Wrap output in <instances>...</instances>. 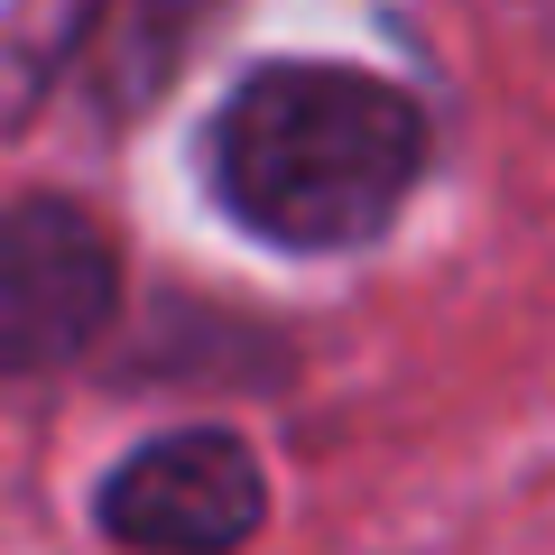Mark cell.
Masks as SVG:
<instances>
[{
    "mask_svg": "<svg viewBox=\"0 0 555 555\" xmlns=\"http://www.w3.org/2000/svg\"><path fill=\"white\" fill-rule=\"evenodd\" d=\"M214 195L287 250L371 241L426 167V112L361 65H259L214 112Z\"/></svg>",
    "mask_w": 555,
    "mask_h": 555,
    "instance_id": "1",
    "label": "cell"
},
{
    "mask_svg": "<svg viewBox=\"0 0 555 555\" xmlns=\"http://www.w3.org/2000/svg\"><path fill=\"white\" fill-rule=\"evenodd\" d=\"M120 306V250L65 195H28L0 214V379L65 371L93 352Z\"/></svg>",
    "mask_w": 555,
    "mask_h": 555,
    "instance_id": "2",
    "label": "cell"
},
{
    "mask_svg": "<svg viewBox=\"0 0 555 555\" xmlns=\"http://www.w3.org/2000/svg\"><path fill=\"white\" fill-rule=\"evenodd\" d=\"M259 518H269V481H259L250 444L222 426L139 444L102 481V528L130 555H232L259 537Z\"/></svg>",
    "mask_w": 555,
    "mask_h": 555,
    "instance_id": "3",
    "label": "cell"
},
{
    "mask_svg": "<svg viewBox=\"0 0 555 555\" xmlns=\"http://www.w3.org/2000/svg\"><path fill=\"white\" fill-rule=\"evenodd\" d=\"M83 28H93V0H0V139L38 112V93L83 47Z\"/></svg>",
    "mask_w": 555,
    "mask_h": 555,
    "instance_id": "4",
    "label": "cell"
}]
</instances>
